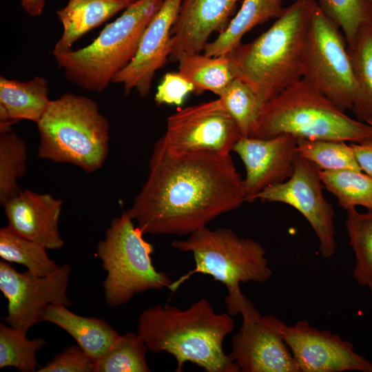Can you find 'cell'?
<instances>
[{
    "label": "cell",
    "instance_id": "1",
    "mask_svg": "<svg viewBox=\"0 0 372 372\" xmlns=\"http://www.w3.org/2000/svg\"><path fill=\"white\" fill-rule=\"evenodd\" d=\"M245 201L230 154L154 145L146 181L125 213L144 234L189 235Z\"/></svg>",
    "mask_w": 372,
    "mask_h": 372
},
{
    "label": "cell",
    "instance_id": "2",
    "mask_svg": "<svg viewBox=\"0 0 372 372\" xmlns=\"http://www.w3.org/2000/svg\"><path fill=\"white\" fill-rule=\"evenodd\" d=\"M232 317L216 313L206 298L185 309L157 304L140 314L137 333L148 350L174 356L177 372L187 362L207 372H240L223 349L225 337L234 329Z\"/></svg>",
    "mask_w": 372,
    "mask_h": 372
},
{
    "label": "cell",
    "instance_id": "3",
    "mask_svg": "<svg viewBox=\"0 0 372 372\" xmlns=\"http://www.w3.org/2000/svg\"><path fill=\"white\" fill-rule=\"evenodd\" d=\"M317 1L296 0L256 39L229 53L236 78L250 85L260 103L302 78L304 39Z\"/></svg>",
    "mask_w": 372,
    "mask_h": 372
},
{
    "label": "cell",
    "instance_id": "4",
    "mask_svg": "<svg viewBox=\"0 0 372 372\" xmlns=\"http://www.w3.org/2000/svg\"><path fill=\"white\" fill-rule=\"evenodd\" d=\"M174 248L192 252L195 268L173 281L169 289L174 292L195 273L209 275L227 289V313L231 316L255 317L260 313L240 290L243 282H264L272 275L266 251L253 239L240 237L231 229H199L184 240H174Z\"/></svg>",
    "mask_w": 372,
    "mask_h": 372
},
{
    "label": "cell",
    "instance_id": "5",
    "mask_svg": "<svg viewBox=\"0 0 372 372\" xmlns=\"http://www.w3.org/2000/svg\"><path fill=\"white\" fill-rule=\"evenodd\" d=\"M282 134L362 143L372 139V126L349 116L302 78L262 105L249 136L266 139Z\"/></svg>",
    "mask_w": 372,
    "mask_h": 372
},
{
    "label": "cell",
    "instance_id": "6",
    "mask_svg": "<svg viewBox=\"0 0 372 372\" xmlns=\"http://www.w3.org/2000/svg\"><path fill=\"white\" fill-rule=\"evenodd\" d=\"M37 125L40 158L72 164L89 174L104 165L109 154L110 124L93 99L65 93L51 100Z\"/></svg>",
    "mask_w": 372,
    "mask_h": 372
},
{
    "label": "cell",
    "instance_id": "7",
    "mask_svg": "<svg viewBox=\"0 0 372 372\" xmlns=\"http://www.w3.org/2000/svg\"><path fill=\"white\" fill-rule=\"evenodd\" d=\"M163 0H136L83 48L52 54L66 79L101 93L134 57L147 25Z\"/></svg>",
    "mask_w": 372,
    "mask_h": 372
},
{
    "label": "cell",
    "instance_id": "8",
    "mask_svg": "<svg viewBox=\"0 0 372 372\" xmlns=\"http://www.w3.org/2000/svg\"><path fill=\"white\" fill-rule=\"evenodd\" d=\"M124 211L113 218L105 238L96 246L106 277L103 283L105 302L114 307L147 290L169 289V276L152 263L154 247Z\"/></svg>",
    "mask_w": 372,
    "mask_h": 372
},
{
    "label": "cell",
    "instance_id": "9",
    "mask_svg": "<svg viewBox=\"0 0 372 372\" xmlns=\"http://www.w3.org/2000/svg\"><path fill=\"white\" fill-rule=\"evenodd\" d=\"M302 78L343 111L351 110L356 87L348 45L318 3L304 39Z\"/></svg>",
    "mask_w": 372,
    "mask_h": 372
},
{
    "label": "cell",
    "instance_id": "10",
    "mask_svg": "<svg viewBox=\"0 0 372 372\" xmlns=\"http://www.w3.org/2000/svg\"><path fill=\"white\" fill-rule=\"evenodd\" d=\"M220 98L178 110L168 116L161 136L176 152L209 151L230 154L242 137Z\"/></svg>",
    "mask_w": 372,
    "mask_h": 372
},
{
    "label": "cell",
    "instance_id": "11",
    "mask_svg": "<svg viewBox=\"0 0 372 372\" xmlns=\"http://www.w3.org/2000/svg\"><path fill=\"white\" fill-rule=\"evenodd\" d=\"M320 169L298 155L291 176L269 186L257 196L262 202L281 203L298 211L311 225L318 240L320 254L331 258L335 251L334 210L324 198Z\"/></svg>",
    "mask_w": 372,
    "mask_h": 372
},
{
    "label": "cell",
    "instance_id": "12",
    "mask_svg": "<svg viewBox=\"0 0 372 372\" xmlns=\"http://www.w3.org/2000/svg\"><path fill=\"white\" fill-rule=\"evenodd\" d=\"M71 267H59L54 273L34 276L21 273L4 260L0 261V290L8 300V313L2 318L9 326L25 333L36 323L49 304L69 306L67 289Z\"/></svg>",
    "mask_w": 372,
    "mask_h": 372
},
{
    "label": "cell",
    "instance_id": "13",
    "mask_svg": "<svg viewBox=\"0 0 372 372\" xmlns=\"http://www.w3.org/2000/svg\"><path fill=\"white\" fill-rule=\"evenodd\" d=\"M283 336L300 372H372V362L357 353L353 344L307 320L285 324Z\"/></svg>",
    "mask_w": 372,
    "mask_h": 372
},
{
    "label": "cell",
    "instance_id": "14",
    "mask_svg": "<svg viewBox=\"0 0 372 372\" xmlns=\"http://www.w3.org/2000/svg\"><path fill=\"white\" fill-rule=\"evenodd\" d=\"M285 325L271 314L242 318L229 354L240 372H300L283 336Z\"/></svg>",
    "mask_w": 372,
    "mask_h": 372
},
{
    "label": "cell",
    "instance_id": "15",
    "mask_svg": "<svg viewBox=\"0 0 372 372\" xmlns=\"http://www.w3.org/2000/svg\"><path fill=\"white\" fill-rule=\"evenodd\" d=\"M298 139L282 134L270 138L242 136L233 148L244 163L245 201L253 203L267 187L282 183L293 173Z\"/></svg>",
    "mask_w": 372,
    "mask_h": 372
},
{
    "label": "cell",
    "instance_id": "16",
    "mask_svg": "<svg viewBox=\"0 0 372 372\" xmlns=\"http://www.w3.org/2000/svg\"><path fill=\"white\" fill-rule=\"evenodd\" d=\"M181 1H163L144 31L134 57L113 79L112 83L121 84L125 94L136 90L141 98L147 97L156 71L169 62L171 30Z\"/></svg>",
    "mask_w": 372,
    "mask_h": 372
},
{
    "label": "cell",
    "instance_id": "17",
    "mask_svg": "<svg viewBox=\"0 0 372 372\" xmlns=\"http://www.w3.org/2000/svg\"><path fill=\"white\" fill-rule=\"evenodd\" d=\"M239 0H182L171 30L169 62L204 50L211 34L223 31Z\"/></svg>",
    "mask_w": 372,
    "mask_h": 372
},
{
    "label": "cell",
    "instance_id": "18",
    "mask_svg": "<svg viewBox=\"0 0 372 372\" xmlns=\"http://www.w3.org/2000/svg\"><path fill=\"white\" fill-rule=\"evenodd\" d=\"M62 205V200L49 194L25 189L3 207L10 229L47 249H59L64 244L59 228Z\"/></svg>",
    "mask_w": 372,
    "mask_h": 372
},
{
    "label": "cell",
    "instance_id": "19",
    "mask_svg": "<svg viewBox=\"0 0 372 372\" xmlns=\"http://www.w3.org/2000/svg\"><path fill=\"white\" fill-rule=\"evenodd\" d=\"M51 102L48 80L36 76L27 81L0 76V127L21 120L40 121Z\"/></svg>",
    "mask_w": 372,
    "mask_h": 372
},
{
    "label": "cell",
    "instance_id": "20",
    "mask_svg": "<svg viewBox=\"0 0 372 372\" xmlns=\"http://www.w3.org/2000/svg\"><path fill=\"white\" fill-rule=\"evenodd\" d=\"M63 304H49L41 321L52 323L70 334L94 360L102 357L121 334L103 319L77 315Z\"/></svg>",
    "mask_w": 372,
    "mask_h": 372
},
{
    "label": "cell",
    "instance_id": "21",
    "mask_svg": "<svg viewBox=\"0 0 372 372\" xmlns=\"http://www.w3.org/2000/svg\"><path fill=\"white\" fill-rule=\"evenodd\" d=\"M136 0H69L56 12L63 33L52 54L72 50L73 44L85 34L113 16L125 10Z\"/></svg>",
    "mask_w": 372,
    "mask_h": 372
},
{
    "label": "cell",
    "instance_id": "22",
    "mask_svg": "<svg viewBox=\"0 0 372 372\" xmlns=\"http://www.w3.org/2000/svg\"><path fill=\"white\" fill-rule=\"evenodd\" d=\"M283 0H243L235 17L212 42L203 50L209 56H226L241 43L244 35L256 25L282 12Z\"/></svg>",
    "mask_w": 372,
    "mask_h": 372
},
{
    "label": "cell",
    "instance_id": "23",
    "mask_svg": "<svg viewBox=\"0 0 372 372\" xmlns=\"http://www.w3.org/2000/svg\"><path fill=\"white\" fill-rule=\"evenodd\" d=\"M348 49L356 87L351 111L368 123L372 121V23L360 30Z\"/></svg>",
    "mask_w": 372,
    "mask_h": 372
},
{
    "label": "cell",
    "instance_id": "24",
    "mask_svg": "<svg viewBox=\"0 0 372 372\" xmlns=\"http://www.w3.org/2000/svg\"><path fill=\"white\" fill-rule=\"evenodd\" d=\"M178 62V72L194 85L195 94L210 91L217 95L236 78L228 55L184 54Z\"/></svg>",
    "mask_w": 372,
    "mask_h": 372
},
{
    "label": "cell",
    "instance_id": "25",
    "mask_svg": "<svg viewBox=\"0 0 372 372\" xmlns=\"http://www.w3.org/2000/svg\"><path fill=\"white\" fill-rule=\"evenodd\" d=\"M345 228L355 257L353 276L372 296V211L347 210Z\"/></svg>",
    "mask_w": 372,
    "mask_h": 372
},
{
    "label": "cell",
    "instance_id": "26",
    "mask_svg": "<svg viewBox=\"0 0 372 372\" xmlns=\"http://www.w3.org/2000/svg\"><path fill=\"white\" fill-rule=\"evenodd\" d=\"M43 245L12 231L8 227L0 229V257L3 260L18 263L34 276H45L59 268Z\"/></svg>",
    "mask_w": 372,
    "mask_h": 372
},
{
    "label": "cell",
    "instance_id": "27",
    "mask_svg": "<svg viewBox=\"0 0 372 372\" xmlns=\"http://www.w3.org/2000/svg\"><path fill=\"white\" fill-rule=\"evenodd\" d=\"M25 142L12 128L0 129V203L3 206L21 189L17 180L26 172Z\"/></svg>",
    "mask_w": 372,
    "mask_h": 372
},
{
    "label": "cell",
    "instance_id": "28",
    "mask_svg": "<svg viewBox=\"0 0 372 372\" xmlns=\"http://www.w3.org/2000/svg\"><path fill=\"white\" fill-rule=\"evenodd\" d=\"M325 189L344 210L362 206L372 211V178L359 170L320 171Z\"/></svg>",
    "mask_w": 372,
    "mask_h": 372
},
{
    "label": "cell",
    "instance_id": "29",
    "mask_svg": "<svg viewBox=\"0 0 372 372\" xmlns=\"http://www.w3.org/2000/svg\"><path fill=\"white\" fill-rule=\"evenodd\" d=\"M148 349L136 332L127 331L100 358L94 362L93 372H149Z\"/></svg>",
    "mask_w": 372,
    "mask_h": 372
},
{
    "label": "cell",
    "instance_id": "30",
    "mask_svg": "<svg viewBox=\"0 0 372 372\" xmlns=\"http://www.w3.org/2000/svg\"><path fill=\"white\" fill-rule=\"evenodd\" d=\"M297 139L298 155L320 171H361L353 147L345 141Z\"/></svg>",
    "mask_w": 372,
    "mask_h": 372
},
{
    "label": "cell",
    "instance_id": "31",
    "mask_svg": "<svg viewBox=\"0 0 372 372\" xmlns=\"http://www.w3.org/2000/svg\"><path fill=\"white\" fill-rule=\"evenodd\" d=\"M45 343L43 338L30 340L27 333L1 323L0 368L12 366L22 372L37 371L36 353Z\"/></svg>",
    "mask_w": 372,
    "mask_h": 372
},
{
    "label": "cell",
    "instance_id": "32",
    "mask_svg": "<svg viewBox=\"0 0 372 372\" xmlns=\"http://www.w3.org/2000/svg\"><path fill=\"white\" fill-rule=\"evenodd\" d=\"M238 125L242 136H249L262 104L249 84L235 78L217 94Z\"/></svg>",
    "mask_w": 372,
    "mask_h": 372
},
{
    "label": "cell",
    "instance_id": "33",
    "mask_svg": "<svg viewBox=\"0 0 372 372\" xmlns=\"http://www.w3.org/2000/svg\"><path fill=\"white\" fill-rule=\"evenodd\" d=\"M317 3L340 29L347 45L362 28L372 23V7L366 0H318Z\"/></svg>",
    "mask_w": 372,
    "mask_h": 372
},
{
    "label": "cell",
    "instance_id": "34",
    "mask_svg": "<svg viewBox=\"0 0 372 372\" xmlns=\"http://www.w3.org/2000/svg\"><path fill=\"white\" fill-rule=\"evenodd\" d=\"M94 360L79 344H73L56 354L37 372H93Z\"/></svg>",
    "mask_w": 372,
    "mask_h": 372
},
{
    "label": "cell",
    "instance_id": "35",
    "mask_svg": "<svg viewBox=\"0 0 372 372\" xmlns=\"http://www.w3.org/2000/svg\"><path fill=\"white\" fill-rule=\"evenodd\" d=\"M194 90V85L179 72H167L157 87L154 100L158 105H180Z\"/></svg>",
    "mask_w": 372,
    "mask_h": 372
},
{
    "label": "cell",
    "instance_id": "36",
    "mask_svg": "<svg viewBox=\"0 0 372 372\" xmlns=\"http://www.w3.org/2000/svg\"><path fill=\"white\" fill-rule=\"evenodd\" d=\"M361 171L372 178V139L362 143H351Z\"/></svg>",
    "mask_w": 372,
    "mask_h": 372
},
{
    "label": "cell",
    "instance_id": "37",
    "mask_svg": "<svg viewBox=\"0 0 372 372\" xmlns=\"http://www.w3.org/2000/svg\"><path fill=\"white\" fill-rule=\"evenodd\" d=\"M46 0H21L23 10L32 17L42 14Z\"/></svg>",
    "mask_w": 372,
    "mask_h": 372
},
{
    "label": "cell",
    "instance_id": "38",
    "mask_svg": "<svg viewBox=\"0 0 372 372\" xmlns=\"http://www.w3.org/2000/svg\"><path fill=\"white\" fill-rule=\"evenodd\" d=\"M370 6L372 7V0H366Z\"/></svg>",
    "mask_w": 372,
    "mask_h": 372
},
{
    "label": "cell",
    "instance_id": "39",
    "mask_svg": "<svg viewBox=\"0 0 372 372\" xmlns=\"http://www.w3.org/2000/svg\"><path fill=\"white\" fill-rule=\"evenodd\" d=\"M368 124L371 125L372 126V121L371 122H369L368 123Z\"/></svg>",
    "mask_w": 372,
    "mask_h": 372
}]
</instances>
